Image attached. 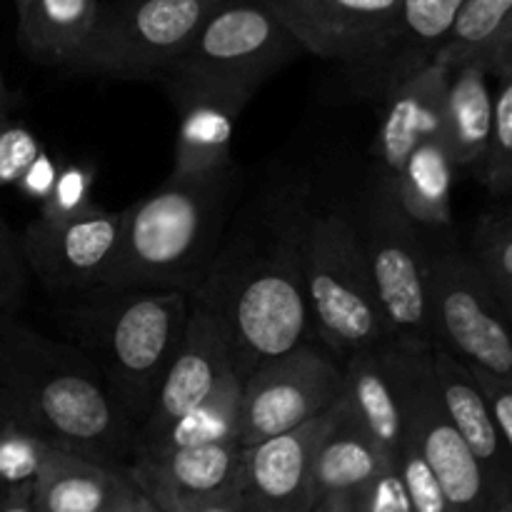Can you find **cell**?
Returning a JSON list of instances; mask_svg holds the SVG:
<instances>
[{
    "instance_id": "obj_32",
    "label": "cell",
    "mask_w": 512,
    "mask_h": 512,
    "mask_svg": "<svg viewBox=\"0 0 512 512\" xmlns=\"http://www.w3.org/2000/svg\"><path fill=\"white\" fill-rule=\"evenodd\" d=\"M98 180V168L90 160H73L63 163L55 178L48 198L38 205L40 220H68L85 213L95 205L93 188Z\"/></svg>"
},
{
    "instance_id": "obj_22",
    "label": "cell",
    "mask_w": 512,
    "mask_h": 512,
    "mask_svg": "<svg viewBox=\"0 0 512 512\" xmlns=\"http://www.w3.org/2000/svg\"><path fill=\"white\" fill-rule=\"evenodd\" d=\"M493 65L470 58L448 68L443 95V128L440 140L453 163L478 173L483 165L493 128Z\"/></svg>"
},
{
    "instance_id": "obj_6",
    "label": "cell",
    "mask_w": 512,
    "mask_h": 512,
    "mask_svg": "<svg viewBox=\"0 0 512 512\" xmlns=\"http://www.w3.org/2000/svg\"><path fill=\"white\" fill-rule=\"evenodd\" d=\"M355 215L390 343L433 350L430 243L423 235L425 230L398 208L390 190L375 185H370L363 208Z\"/></svg>"
},
{
    "instance_id": "obj_18",
    "label": "cell",
    "mask_w": 512,
    "mask_h": 512,
    "mask_svg": "<svg viewBox=\"0 0 512 512\" xmlns=\"http://www.w3.org/2000/svg\"><path fill=\"white\" fill-rule=\"evenodd\" d=\"M180 113L175 163L170 175H200L233 165V138L240 113L253 95L218 85L163 80Z\"/></svg>"
},
{
    "instance_id": "obj_26",
    "label": "cell",
    "mask_w": 512,
    "mask_h": 512,
    "mask_svg": "<svg viewBox=\"0 0 512 512\" xmlns=\"http://www.w3.org/2000/svg\"><path fill=\"white\" fill-rule=\"evenodd\" d=\"M458 165L445 143L428 138L405 160L393 188L398 208L425 233H443L453 223V185Z\"/></svg>"
},
{
    "instance_id": "obj_41",
    "label": "cell",
    "mask_w": 512,
    "mask_h": 512,
    "mask_svg": "<svg viewBox=\"0 0 512 512\" xmlns=\"http://www.w3.org/2000/svg\"><path fill=\"white\" fill-rule=\"evenodd\" d=\"M195 512H243V498H240V488L235 493L225 495V498L213 500V503L203 505Z\"/></svg>"
},
{
    "instance_id": "obj_21",
    "label": "cell",
    "mask_w": 512,
    "mask_h": 512,
    "mask_svg": "<svg viewBox=\"0 0 512 512\" xmlns=\"http://www.w3.org/2000/svg\"><path fill=\"white\" fill-rule=\"evenodd\" d=\"M398 463L390 458L360 425V420L345 405L340 408L328 433L320 440L313 460V512H328L335 503L348 498L375 478L380 470Z\"/></svg>"
},
{
    "instance_id": "obj_45",
    "label": "cell",
    "mask_w": 512,
    "mask_h": 512,
    "mask_svg": "<svg viewBox=\"0 0 512 512\" xmlns=\"http://www.w3.org/2000/svg\"><path fill=\"white\" fill-rule=\"evenodd\" d=\"M140 512H163V510H160L158 505H153V503H150V500L145 498L143 493H140Z\"/></svg>"
},
{
    "instance_id": "obj_8",
    "label": "cell",
    "mask_w": 512,
    "mask_h": 512,
    "mask_svg": "<svg viewBox=\"0 0 512 512\" xmlns=\"http://www.w3.org/2000/svg\"><path fill=\"white\" fill-rule=\"evenodd\" d=\"M300 53L303 45L268 0H220L160 83L218 85L255 95Z\"/></svg>"
},
{
    "instance_id": "obj_33",
    "label": "cell",
    "mask_w": 512,
    "mask_h": 512,
    "mask_svg": "<svg viewBox=\"0 0 512 512\" xmlns=\"http://www.w3.org/2000/svg\"><path fill=\"white\" fill-rule=\"evenodd\" d=\"M328 512H410L400 465L393 463L380 470L370 483L335 503Z\"/></svg>"
},
{
    "instance_id": "obj_27",
    "label": "cell",
    "mask_w": 512,
    "mask_h": 512,
    "mask_svg": "<svg viewBox=\"0 0 512 512\" xmlns=\"http://www.w3.org/2000/svg\"><path fill=\"white\" fill-rule=\"evenodd\" d=\"M248 375L240 368L230 370L218 388L200 400L195 408L180 415L158 443L145 453L173 448H195L213 443H240V408H243V385ZM143 455V453H140ZM138 458V455H135Z\"/></svg>"
},
{
    "instance_id": "obj_14",
    "label": "cell",
    "mask_w": 512,
    "mask_h": 512,
    "mask_svg": "<svg viewBox=\"0 0 512 512\" xmlns=\"http://www.w3.org/2000/svg\"><path fill=\"white\" fill-rule=\"evenodd\" d=\"M243 450L240 443L155 450L130 460L123 473L163 512H195L240 488Z\"/></svg>"
},
{
    "instance_id": "obj_28",
    "label": "cell",
    "mask_w": 512,
    "mask_h": 512,
    "mask_svg": "<svg viewBox=\"0 0 512 512\" xmlns=\"http://www.w3.org/2000/svg\"><path fill=\"white\" fill-rule=\"evenodd\" d=\"M512 48V0H465L433 58L445 65L483 58L490 65Z\"/></svg>"
},
{
    "instance_id": "obj_31",
    "label": "cell",
    "mask_w": 512,
    "mask_h": 512,
    "mask_svg": "<svg viewBox=\"0 0 512 512\" xmlns=\"http://www.w3.org/2000/svg\"><path fill=\"white\" fill-rule=\"evenodd\" d=\"M55 445L48 443L20 415L0 425V488L35 483Z\"/></svg>"
},
{
    "instance_id": "obj_1",
    "label": "cell",
    "mask_w": 512,
    "mask_h": 512,
    "mask_svg": "<svg viewBox=\"0 0 512 512\" xmlns=\"http://www.w3.org/2000/svg\"><path fill=\"white\" fill-rule=\"evenodd\" d=\"M0 390L20 418L48 443L108 468L125 470L135 453V428L78 345L60 343L0 318Z\"/></svg>"
},
{
    "instance_id": "obj_12",
    "label": "cell",
    "mask_w": 512,
    "mask_h": 512,
    "mask_svg": "<svg viewBox=\"0 0 512 512\" xmlns=\"http://www.w3.org/2000/svg\"><path fill=\"white\" fill-rule=\"evenodd\" d=\"M123 238V210L93 205L68 220H40L20 235L28 273L48 293H85L105 283Z\"/></svg>"
},
{
    "instance_id": "obj_9",
    "label": "cell",
    "mask_w": 512,
    "mask_h": 512,
    "mask_svg": "<svg viewBox=\"0 0 512 512\" xmlns=\"http://www.w3.org/2000/svg\"><path fill=\"white\" fill-rule=\"evenodd\" d=\"M430 310L435 348L512 385V320L470 253L455 245H430Z\"/></svg>"
},
{
    "instance_id": "obj_13",
    "label": "cell",
    "mask_w": 512,
    "mask_h": 512,
    "mask_svg": "<svg viewBox=\"0 0 512 512\" xmlns=\"http://www.w3.org/2000/svg\"><path fill=\"white\" fill-rule=\"evenodd\" d=\"M240 368L238 355L228 338L223 320L205 308L203 303L190 300L188 323H185L183 340L155 393V403L145 423L135 430V455L145 453L160 440V435L190 408L208 398L220 380L230 370ZM245 373V370H243ZM248 375V373H245Z\"/></svg>"
},
{
    "instance_id": "obj_36",
    "label": "cell",
    "mask_w": 512,
    "mask_h": 512,
    "mask_svg": "<svg viewBox=\"0 0 512 512\" xmlns=\"http://www.w3.org/2000/svg\"><path fill=\"white\" fill-rule=\"evenodd\" d=\"M40 153H43V143L33 130L8 118H0V188L18 183L20 175L30 168V163Z\"/></svg>"
},
{
    "instance_id": "obj_40",
    "label": "cell",
    "mask_w": 512,
    "mask_h": 512,
    "mask_svg": "<svg viewBox=\"0 0 512 512\" xmlns=\"http://www.w3.org/2000/svg\"><path fill=\"white\" fill-rule=\"evenodd\" d=\"M125 478H128V475H125ZM103 512H140V490L128 480L125 488L120 490L118 498H115Z\"/></svg>"
},
{
    "instance_id": "obj_29",
    "label": "cell",
    "mask_w": 512,
    "mask_h": 512,
    "mask_svg": "<svg viewBox=\"0 0 512 512\" xmlns=\"http://www.w3.org/2000/svg\"><path fill=\"white\" fill-rule=\"evenodd\" d=\"M493 128L478 175L498 198L512 195V48L493 63Z\"/></svg>"
},
{
    "instance_id": "obj_19",
    "label": "cell",
    "mask_w": 512,
    "mask_h": 512,
    "mask_svg": "<svg viewBox=\"0 0 512 512\" xmlns=\"http://www.w3.org/2000/svg\"><path fill=\"white\" fill-rule=\"evenodd\" d=\"M465 0H400V13L388 40L370 58L350 65L365 95L385 98L400 80L433 60Z\"/></svg>"
},
{
    "instance_id": "obj_46",
    "label": "cell",
    "mask_w": 512,
    "mask_h": 512,
    "mask_svg": "<svg viewBox=\"0 0 512 512\" xmlns=\"http://www.w3.org/2000/svg\"><path fill=\"white\" fill-rule=\"evenodd\" d=\"M5 493H8V488H0V505H3V500H5Z\"/></svg>"
},
{
    "instance_id": "obj_5",
    "label": "cell",
    "mask_w": 512,
    "mask_h": 512,
    "mask_svg": "<svg viewBox=\"0 0 512 512\" xmlns=\"http://www.w3.org/2000/svg\"><path fill=\"white\" fill-rule=\"evenodd\" d=\"M300 268L313 333L333 358L343 363L360 350L390 345L365 260L358 215L305 208Z\"/></svg>"
},
{
    "instance_id": "obj_24",
    "label": "cell",
    "mask_w": 512,
    "mask_h": 512,
    "mask_svg": "<svg viewBox=\"0 0 512 512\" xmlns=\"http://www.w3.org/2000/svg\"><path fill=\"white\" fill-rule=\"evenodd\" d=\"M18 13V45L33 63L63 70L95 28L100 0H23Z\"/></svg>"
},
{
    "instance_id": "obj_7",
    "label": "cell",
    "mask_w": 512,
    "mask_h": 512,
    "mask_svg": "<svg viewBox=\"0 0 512 512\" xmlns=\"http://www.w3.org/2000/svg\"><path fill=\"white\" fill-rule=\"evenodd\" d=\"M218 3L220 0L100 3L93 33L63 70L110 80H160Z\"/></svg>"
},
{
    "instance_id": "obj_25",
    "label": "cell",
    "mask_w": 512,
    "mask_h": 512,
    "mask_svg": "<svg viewBox=\"0 0 512 512\" xmlns=\"http://www.w3.org/2000/svg\"><path fill=\"white\" fill-rule=\"evenodd\" d=\"M125 483L123 470L53 448L33 483V503L38 512H103Z\"/></svg>"
},
{
    "instance_id": "obj_38",
    "label": "cell",
    "mask_w": 512,
    "mask_h": 512,
    "mask_svg": "<svg viewBox=\"0 0 512 512\" xmlns=\"http://www.w3.org/2000/svg\"><path fill=\"white\" fill-rule=\"evenodd\" d=\"M60 165H63V160L53 158V155L43 150V153L30 163V168L20 175V180L15 185H18L20 193H23L25 198L35 200V203L40 205L45 198H48L50 190H53Z\"/></svg>"
},
{
    "instance_id": "obj_43",
    "label": "cell",
    "mask_w": 512,
    "mask_h": 512,
    "mask_svg": "<svg viewBox=\"0 0 512 512\" xmlns=\"http://www.w3.org/2000/svg\"><path fill=\"white\" fill-rule=\"evenodd\" d=\"M13 415H18V410L13 408V403H10L8 395H5L3 390H0V425H3L5 420L13 418Z\"/></svg>"
},
{
    "instance_id": "obj_3",
    "label": "cell",
    "mask_w": 512,
    "mask_h": 512,
    "mask_svg": "<svg viewBox=\"0 0 512 512\" xmlns=\"http://www.w3.org/2000/svg\"><path fill=\"white\" fill-rule=\"evenodd\" d=\"M303 210L290 208L270 233L223 243L210 273L190 293V300L223 320L248 375L263 360L310 343L315 335L300 268Z\"/></svg>"
},
{
    "instance_id": "obj_47",
    "label": "cell",
    "mask_w": 512,
    "mask_h": 512,
    "mask_svg": "<svg viewBox=\"0 0 512 512\" xmlns=\"http://www.w3.org/2000/svg\"><path fill=\"white\" fill-rule=\"evenodd\" d=\"M13 3H15V5H18V3H23V0H13Z\"/></svg>"
},
{
    "instance_id": "obj_34",
    "label": "cell",
    "mask_w": 512,
    "mask_h": 512,
    "mask_svg": "<svg viewBox=\"0 0 512 512\" xmlns=\"http://www.w3.org/2000/svg\"><path fill=\"white\" fill-rule=\"evenodd\" d=\"M398 465L400 473H403L405 490H408L410 512H455L450 500L445 498L440 483L435 480L433 470L428 468V463H425L423 455L418 453V448H415L408 435L403 438Z\"/></svg>"
},
{
    "instance_id": "obj_11",
    "label": "cell",
    "mask_w": 512,
    "mask_h": 512,
    "mask_svg": "<svg viewBox=\"0 0 512 512\" xmlns=\"http://www.w3.org/2000/svg\"><path fill=\"white\" fill-rule=\"evenodd\" d=\"M343 395V363L313 343L263 360L243 385L240 445L300 428L333 408Z\"/></svg>"
},
{
    "instance_id": "obj_42",
    "label": "cell",
    "mask_w": 512,
    "mask_h": 512,
    "mask_svg": "<svg viewBox=\"0 0 512 512\" xmlns=\"http://www.w3.org/2000/svg\"><path fill=\"white\" fill-rule=\"evenodd\" d=\"M10 108H13V95H10L8 85H5L3 73H0V118H5L10 113Z\"/></svg>"
},
{
    "instance_id": "obj_4",
    "label": "cell",
    "mask_w": 512,
    "mask_h": 512,
    "mask_svg": "<svg viewBox=\"0 0 512 512\" xmlns=\"http://www.w3.org/2000/svg\"><path fill=\"white\" fill-rule=\"evenodd\" d=\"M63 328L93 360L105 388L135 430L145 423L188 323L178 290L93 288L78 293Z\"/></svg>"
},
{
    "instance_id": "obj_44",
    "label": "cell",
    "mask_w": 512,
    "mask_h": 512,
    "mask_svg": "<svg viewBox=\"0 0 512 512\" xmlns=\"http://www.w3.org/2000/svg\"><path fill=\"white\" fill-rule=\"evenodd\" d=\"M495 512H512V488L505 490V493L495 500Z\"/></svg>"
},
{
    "instance_id": "obj_20",
    "label": "cell",
    "mask_w": 512,
    "mask_h": 512,
    "mask_svg": "<svg viewBox=\"0 0 512 512\" xmlns=\"http://www.w3.org/2000/svg\"><path fill=\"white\" fill-rule=\"evenodd\" d=\"M433 375L450 423L478 458L493 490V500H498L505 490L512 488V455L500 435L483 388L475 380L473 370L445 348L433 350Z\"/></svg>"
},
{
    "instance_id": "obj_2",
    "label": "cell",
    "mask_w": 512,
    "mask_h": 512,
    "mask_svg": "<svg viewBox=\"0 0 512 512\" xmlns=\"http://www.w3.org/2000/svg\"><path fill=\"white\" fill-rule=\"evenodd\" d=\"M238 165L170 175L123 210L118 255L100 288L178 290L190 298L213 268L238 203Z\"/></svg>"
},
{
    "instance_id": "obj_23",
    "label": "cell",
    "mask_w": 512,
    "mask_h": 512,
    "mask_svg": "<svg viewBox=\"0 0 512 512\" xmlns=\"http://www.w3.org/2000/svg\"><path fill=\"white\" fill-rule=\"evenodd\" d=\"M385 348H370L343 360V400L360 420L370 438L398 460L405 438L403 405L393 373L385 360Z\"/></svg>"
},
{
    "instance_id": "obj_10",
    "label": "cell",
    "mask_w": 512,
    "mask_h": 512,
    "mask_svg": "<svg viewBox=\"0 0 512 512\" xmlns=\"http://www.w3.org/2000/svg\"><path fill=\"white\" fill-rule=\"evenodd\" d=\"M433 350L400 348L393 343L385 348V360L403 405L405 435L433 470L455 512H495L493 490L485 470L450 423L438 398Z\"/></svg>"
},
{
    "instance_id": "obj_35",
    "label": "cell",
    "mask_w": 512,
    "mask_h": 512,
    "mask_svg": "<svg viewBox=\"0 0 512 512\" xmlns=\"http://www.w3.org/2000/svg\"><path fill=\"white\" fill-rule=\"evenodd\" d=\"M28 265H25L20 238L5 223L0 213V318L15 315L28 290Z\"/></svg>"
},
{
    "instance_id": "obj_30",
    "label": "cell",
    "mask_w": 512,
    "mask_h": 512,
    "mask_svg": "<svg viewBox=\"0 0 512 512\" xmlns=\"http://www.w3.org/2000/svg\"><path fill=\"white\" fill-rule=\"evenodd\" d=\"M470 258L512 320V205L480 218L473 233Z\"/></svg>"
},
{
    "instance_id": "obj_39",
    "label": "cell",
    "mask_w": 512,
    "mask_h": 512,
    "mask_svg": "<svg viewBox=\"0 0 512 512\" xmlns=\"http://www.w3.org/2000/svg\"><path fill=\"white\" fill-rule=\"evenodd\" d=\"M0 512H38L33 503V483L8 488L3 505H0Z\"/></svg>"
},
{
    "instance_id": "obj_17",
    "label": "cell",
    "mask_w": 512,
    "mask_h": 512,
    "mask_svg": "<svg viewBox=\"0 0 512 512\" xmlns=\"http://www.w3.org/2000/svg\"><path fill=\"white\" fill-rule=\"evenodd\" d=\"M448 68L433 58L400 80L383 98L385 110L373 140V178L370 185L393 193L408 155L443 128V95Z\"/></svg>"
},
{
    "instance_id": "obj_37",
    "label": "cell",
    "mask_w": 512,
    "mask_h": 512,
    "mask_svg": "<svg viewBox=\"0 0 512 512\" xmlns=\"http://www.w3.org/2000/svg\"><path fill=\"white\" fill-rule=\"evenodd\" d=\"M473 375L480 388H483L485 398H488L500 435H503L505 445H508L512 455V385L488 373H480V370H473Z\"/></svg>"
},
{
    "instance_id": "obj_16",
    "label": "cell",
    "mask_w": 512,
    "mask_h": 512,
    "mask_svg": "<svg viewBox=\"0 0 512 512\" xmlns=\"http://www.w3.org/2000/svg\"><path fill=\"white\" fill-rule=\"evenodd\" d=\"M340 400L300 428L243 450V512H313V460Z\"/></svg>"
},
{
    "instance_id": "obj_15",
    "label": "cell",
    "mask_w": 512,
    "mask_h": 512,
    "mask_svg": "<svg viewBox=\"0 0 512 512\" xmlns=\"http://www.w3.org/2000/svg\"><path fill=\"white\" fill-rule=\"evenodd\" d=\"M305 53L350 65L388 40L400 0H268Z\"/></svg>"
}]
</instances>
